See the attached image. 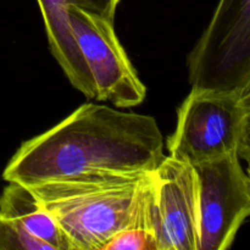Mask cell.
Masks as SVG:
<instances>
[{
  "label": "cell",
  "instance_id": "obj_1",
  "mask_svg": "<svg viewBox=\"0 0 250 250\" xmlns=\"http://www.w3.org/2000/svg\"><path fill=\"white\" fill-rule=\"evenodd\" d=\"M164 158V137L154 117L88 103L53 128L24 142L2 177L34 186L144 176Z\"/></svg>",
  "mask_w": 250,
  "mask_h": 250
},
{
  "label": "cell",
  "instance_id": "obj_2",
  "mask_svg": "<svg viewBox=\"0 0 250 250\" xmlns=\"http://www.w3.org/2000/svg\"><path fill=\"white\" fill-rule=\"evenodd\" d=\"M150 175L27 186L51 215L71 250H104L139 214Z\"/></svg>",
  "mask_w": 250,
  "mask_h": 250
},
{
  "label": "cell",
  "instance_id": "obj_3",
  "mask_svg": "<svg viewBox=\"0 0 250 250\" xmlns=\"http://www.w3.org/2000/svg\"><path fill=\"white\" fill-rule=\"evenodd\" d=\"M192 89L242 98L250 90V0H220L188 56Z\"/></svg>",
  "mask_w": 250,
  "mask_h": 250
},
{
  "label": "cell",
  "instance_id": "obj_4",
  "mask_svg": "<svg viewBox=\"0 0 250 250\" xmlns=\"http://www.w3.org/2000/svg\"><path fill=\"white\" fill-rule=\"evenodd\" d=\"M242 127L241 98L192 89L177 111L167 139L171 158L192 166L237 154Z\"/></svg>",
  "mask_w": 250,
  "mask_h": 250
},
{
  "label": "cell",
  "instance_id": "obj_5",
  "mask_svg": "<svg viewBox=\"0 0 250 250\" xmlns=\"http://www.w3.org/2000/svg\"><path fill=\"white\" fill-rule=\"evenodd\" d=\"M193 167L198 181V250L229 249L250 217L248 177L238 154Z\"/></svg>",
  "mask_w": 250,
  "mask_h": 250
},
{
  "label": "cell",
  "instance_id": "obj_6",
  "mask_svg": "<svg viewBox=\"0 0 250 250\" xmlns=\"http://www.w3.org/2000/svg\"><path fill=\"white\" fill-rule=\"evenodd\" d=\"M70 21L77 45L95 84L99 102L117 107H133L146 99V89L122 48L114 22L76 5H70Z\"/></svg>",
  "mask_w": 250,
  "mask_h": 250
},
{
  "label": "cell",
  "instance_id": "obj_7",
  "mask_svg": "<svg viewBox=\"0 0 250 250\" xmlns=\"http://www.w3.org/2000/svg\"><path fill=\"white\" fill-rule=\"evenodd\" d=\"M149 210L156 250H198V181L192 165L165 155L151 172Z\"/></svg>",
  "mask_w": 250,
  "mask_h": 250
},
{
  "label": "cell",
  "instance_id": "obj_8",
  "mask_svg": "<svg viewBox=\"0 0 250 250\" xmlns=\"http://www.w3.org/2000/svg\"><path fill=\"white\" fill-rule=\"evenodd\" d=\"M43 15L49 46L71 84L89 99H95L94 81L77 45L70 21L68 0H37Z\"/></svg>",
  "mask_w": 250,
  "mask_h": 250
},
{
  "label": "cell",
  "instance_id": "obj_9",
  "mask_svg": "<svg viewBox=\"0 0 250 250\" xmlns=\"http://www.w3.org/2000/svg\"><path fill=\"white\" fill-rule=\"evenodd\" d=\"M0 214L45 242L53 250H71L59 225L27 186L9 182L0 197Z\"/></svg>",
  "mask_w": 250,
  "mask_h": 250
},
{
  "label": "cell",
  "instance_id": "obj_10",
  "mask_svg": "<svg viewBox=\"0 0 250 250\" xmlns=\"http://www.w3.org/2000/svg\"><path fill=\"white\" fill-rule=\"evenodd\" d=\"M149 190H150V183L146 199L136 220L126 229L119 232L105 246L104 250H156L150 210H149Z\"/></svg>",
  "mask_w": 250,
  "mask_h": 250
},
{
  "label": "cell",
  "instance_id": "obj_11",
  "mask_svg": "<svg viewBox=\"0 0 250 250\" xmlns=\"http://www.w3.org/2000/svg\"><path fill=\"white\" fill-rule=\"evenodd\" d=\"M0 250H53V248L0 214Z\"/></svg>",
  "mask_w": 250,
  "mask_h": 250
},
{
  "label": "cell",
  "instance_id": "obj_12",
  "mask_svg": "<svg viewBox=\"0 0 250 250\" xmlns=\"http://www.w3.org/2000/svg\"><path fill=\"white\" fill-rule=\"evenodd\" d=\"M242 127L237 154L239 159L250 163V90L241 98Z\"/></svg>",
  "mask_w": 250,
  "mask_h": 250
},
{
  "label": "cell",
  "instance_id": "obj_13",
  "mask_svg": "<svg viewBox=\"0 0 250 250\" xmlns=\"http://www.w3.org/2000/svg\"><path fill=\"white\" fill-rule=\"evenodd\" d=\"M71 4L114 22L120 0H68Z\"/></svg>",
  "mask_w": 250,
  "mask_h": 250
},
{
  "label": "cell",
  "instance_id": "obj_14",
  "mask_svg": "<svg viewBox=\"0 0 250 250\" xmlns=\"http://www.w3.org/2000/svg\"><path fill=\"white\" fill-rule=\"evenodd\" d=\"M246 173H247V177H248V185H249V192H250V163L248 164V168H247Z\"/></svg>",
  "mask_w": 250,
  "mask_h": 250
}]
</instances>
